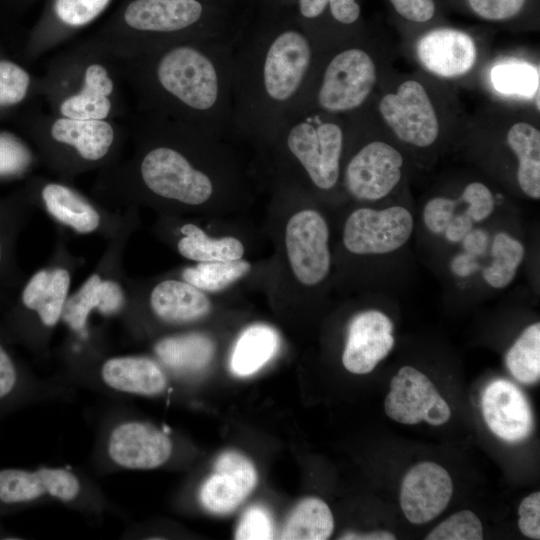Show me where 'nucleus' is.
<instances>
[{"instance_id": "f257e3e1", "label": "nucleus", "mask_w": 540, "mask_h": 540, "mask_svg": "<svg viewBox=\"0 0 540 540\" xmlns=\"http://www.w3.org/2000/svg\"><path fill=\"white\" fill-rule=\"evenodd\" d=\"M235 34L104 57L132 90L140 113L162 116L222 139L233 130Z\"/></svg>"}, {"instance_id": "f03ea898", "label": "nucleus", "mask_w": 540, "mask_h": 540, "mask_svg": "<svg viewBox=\"0 0 540 540\" xmlns=\"http://www.w3.org/2000/svg\"><path fill=\"white\" fill-rule=\"evenodd\" d=\"M318 49L290 11L243 12L233 39V130L268 145L299 100Z\"/></svg>"}, {"instance_id": "7ed1b4c3", "label": "nucleus", "mask_w": 540, "mask_h": 540, "mask_svg": "<svg viewBox=\"0 0 540 540\" xmlns=\"http://www.w3.org/2000/svg\"><path fill=\"white\" fill-rule=\"evenodd\" d=\"M130 159L102 170L101 189L121 203L154 199L201 206L216 193L212 164L224 160L219 138L168 118L140 113Z\"/></svg>"}, {"instance_id": "20e7f679", "label": "nucleus", "mask_w": 540, "mask_h": 540, "mask_svg": "<svg viewBox=\"0 0 540 540\" xmlns=\"http://www.w3.org/2000/svg\"><path fill=\"white\" fill-rule=\"evenodd\" d=\"M242 13L201 0H123L79 44L105 57H124L177 41L233 35Z\"/></svg>"}, {"instance_id": "39448f33", "label": "nucleus", "mask_w": 540, "mask_h": 540, "mask_svg": "<svg viewBox=\"0 0 540 540\" xmlns=\"http://www.w3.org/2000/svg\"><path fill=\"white\" fill-rule=\"evenodd\" d=\"M119 75L111 62L79 43L51 62L37 81L49 112L84 120H114L123 113Z\"/></svg>"}, {"instance_id": "423d86ee", "label": "nucleus", "mask_w": 540, "mask_h": 540, "mask_svg": "<svg viewBox=\"0 0 540 540\" xmlns=\"http://www.w3.org/2000/svg\"><path fill=\"white\" fill-rule=\"evenodd\" d=\"M27 132L38 159L68 181L116 163L124 132L114 120H84L49 113L34 114Z\"/></svg>"}, {"instance_id": "0eeeda50", "label": "nucleus", "mask_w": 540, "mask_h": 540, "mask_svg": "<svg viewBox=\"0 0 540 540\" xmlns=\"http://www.w3.org/2000/svg\"><path fill=\"white\" fill-rule=\"evenodd\" d=\"M377 81V69L365 49L348 45L330 55L318 53L311 76L287 117L305 112L339 115L359 109Z\"/></svg>"}, {"instance_id": "6e6552de", "label": "nucleus", "mask_w": 540, "mask_h": 540, "mask_svg": "<svg viewBox=\"0 0 540 540\" xmlns=\"http://www.w3.org/2000/svg\"><path fill=\"white\" fill-rule=\"evenodd\" d=\"M345 133L335 115L305 112L287 117L268 146H273L319 190L333 189L340 178Z\"/></svg>"}, {"instance_id": "1a4fd4ad", "label": "nucleus", "mask_w": 540, "mask_h": 540, "mask_svg": "<svg viewBox=\"0 0 540 540\" xmlns=\"http://www.w3.org/2000/svg\"><path fill=\"white\" fill-rule=\"evenodd\" d=\"M24 189L34 206H42L53 220L79 234L111 235L124 226L65 180L35 178Z\"/></svg>"}, {"instance_id": "9d476101", "label": "nucleus", "mask_w": 540, "mask_h": 540, "mask_svg": "<svg viewBox=\"0 0 540 540\" xmlns=\"http://www.w3.org/2000/svg\"><path fill=\"white\" fill-rule=\"evenodd\" d=\"M413 228V216L402 206L381 210L359 208L345 222L343 243L354 254H386L401 248Z\"/></svg>"}, {"instance_id": "9b49d317", "label": "nucleus", "mask_w": 540, "mask_h": 540, "mask_svg": "<svg viewBox=\"0 0 540 540\" xmlns=\"http://www.w3.org/2000/svg\"><path fill=\"white\" fill-rule=\"evenodd\" d=\"M328 240V225L318 211L303 209L288 220L285 230L287 257L300 283L313 286L328 275L331 265Z\"/></svg>"}, {"instance_id": "f8f14e48", "label": "nucleus", "mask_w": 540, "mask_h": 540, "mask_svg": "<svg viewBox=\"0 0 540 540\" xmlns=\"http://www.w3.org/2000/svg\"><path fill=\"white\" fill-rule=\"evenodd\" d=\"M381 117L403 142L416 147L432 145L439 135V121L425 88L415 80L403 82L379 102Z\"/></svg>"}, {"instance_id": "ddd939ff", "label": "nucleus", "mask_w": 540, "mask_h": 540, "mask_svg": "<svg viewBox=\"0 0 540 540\" xmlns=\"http://www.w3.org/2000/svg\"><path fill=\"white\" fill-rule=\"evenodd\" d=\"M113 0H44L42 13L26 43L25 53L37 58L63 44L95 22Z\"/></svg>"}, {"instance_id": "4468645a", "label": "nucleus", "mask_w": 540, "mask_h": 540, "mask_svg": "<svg viewBox=\"0 0 540 540\" xmlns=\"http://www.w3.org/2000/svg\"><path fill=\"white\" fill-rule=\"evenodd\" d=\"M403 157L393 146L382 141L363 145L347 162L344 183L352 197L360 201H377L399 183Z\"/></svg>"}, {"instance_id": "2eb2a0df", "label": "nucleus", "mask_w": 540, "mask_h": 540, "mask_svg": "<svg viewBox=\"0 0 540 540\" xmlns=\"http://www.w3.org/2000/svg\"><path fill=\"white\" fill-rule=\"evenodd\" d=\"M70 285L71 271L62 264L37 270L18 287L11 319L18 323L31 317L42 327L54 328L61 320Z\"/></svg>"}, {"instance_id": "dca6fc26", "label": "nucleus", "mask_w": 540, "mask_h": 540, "mask_svg": "<svg viewBox=\"0 0 540 540\" xmlns=\"http://www.w3.org/2000/svg\"><path fill=\"white\" fill-rule=\"evenodd\" d=\"M453 494L452 479L441 465L420 462L404 476L400 507L412 524H424L440 515Z\"/></svg>"}, {"instance_id": "f3484780", "label": "nucleus", "mask_w": 540, "mask_h": 540, "mask_svg": "<svg viewBox=\"0 0 540 540\" xmlns=\"http://www.w3.org/2000/svg\"><path fill=\"white\" fill-rule=\"evenodd\" d=\"M256 482V469L246 456L235 450L224 451L200 489V501L214 514L232 512L253 491Z\"/></svg>"}, {"instance_id": "a211bd4d", "label": "nucleus", "mask_w": 540, "mask_h": 540, "mask_svg": "<svg viewBox=\"0 0 540 540\" xmlns=\"http://www.w3.org/2000/svg\"><path fill=\"white\" fill-rule=\"evenodd\" d=\"M394 346L393 323L381 311L367 310L353 317L342 355L344 367L354 374H367Z\"/></svg>"}, {"instance_id": "6ab92c4d", "label": "nucleus", "mask_w": 540, "mask_h": 540, "mask_svg": "<svg viewBox=\"0 0 540 540\" xmlns=\"http://www.w3.org/2000/svg\"><path fill=\"white\" fill-rule=\"evenodd\" d=\"M171 452L170 438L150 423L124 422L116 426L109 436V456L123 468L153 469L164 464Z\"/></svg>"}, {"instance_id": "aec40b11", "label": "nucleus", "mask_w": 540, "mask_h": 540, "mask_svg": "<svg viewBox=\"0 0 540 540\" xmlns=\"http://www.w3.org/2000/svg\"><path fill=\"white\" fill-rule=\"evenodd\" d=\"M484 420L489 429L507 442L527 438L533 426L532 412L525 395L508 380L489 383L481 399Z\"/></svg>"}, {"instance_id": "412c9836", "label": "nucleus", "mask_w": 540, "mask_h": 540, "mask_svg": "<svg viewBox=\"0 0 540 540\" xmlns=\"http://www.w3.org/2000/svg\"><path fill=\"white\" fill-rule=\"evenodd\" d=\"M80 489L77 476L62 468L0 470V501L5 504L30 502L43 496L69 502Z\"/></svg>"}, {"instance_id": "4be33fe9", "label": "nucleus", "mask_w": 540, "mask_h": 540, "mask_svg": "<svg viewBox=\"0 0 540 540\" xmlns=\"http://www.w3.org/2000/svg\"><path fill=\"white\" fill-rule=\"evenodd\" d=\"M126 304V290L119 279L96 271L89 275L76 292L69 294L61 320L73 332L85 336L89 316L94 310L112 316L123 311Z\"/></svg>"}, {"instance_id": "5701e85b", "label": "nucleus", "mask_w": 540, "mask_h": 540, "mask_svg": "<svg viewBox=\"0 0 540 540\" xmlns=\"http://www.w3.org/2000/svg\"><path fill=\"white\" fill-rule=\"evenodd\" d=\"M416 53L421 64L441 77L467 73L474 65L476 48L472 38L455 29H435L419 39Z\"/></svg>"}, {"instance_id": "b1692460", "label": "nucleus", "mask_w": 540, "mask_h": 540, "mask_svg": "<svg viewBox=\"0 0 540 540\" xmlns=\"http://www.w3.org/2000/svg\"><path fill=\"white\" fill-rule=\"evenodd\" d=\"M33 207L25 189L0 198V297L11 294L24 281L16 247Z\"/></svg>"}, {"instance_id": "393cba45", "label": "nucleus", "mask_w": 540, "mask_h": 540, "mask_svg": "<svg viewBox=\"0 0 540 540\" xmlns=\"http://www.w3.org/2000/svg\"><path fill=\"white\" fill-rule=\"evenodd\" d=\"M384 401L389 418L401 424L414 425L424 419L428 407L439 395L426 375L411 366H403L390 382Z\"/></svg>"}, {"instance_id": "a878e982", "label": "nucleus", "mask_w": 540, "mask_h": 540, "mask_svg": "<svg viewBox=\"0 0 540 540\" xmlns=\"http://www.w3.org/2000/svg\"><path fill=\"white\" fill-rule=\"evenodd\" d=\"M149 306L158 319L175 325L198 321L211 310L207 295L183 279L157 283L149 294Z\"/></svg>"}, {"instance_id": "bb28decb", "label": "nucleus", "mask_w": 540, "mask_h": 540, "mask_svg": "<svg viewBox=\"0 0 540 540\" xmlns=\"http://www.w3.org/2000/svg\"><path fill=\"white\" fill-rule=\"evenodd\" d=\"M101 378L111 389L144 396H155L167 387V378L159 364L145 356L127 355L108 358L101 366Z\"/></svg>"}, {"instance_id": "cd10ccee", "label": "nucleus", "mask_w": 540, "mask_h": 540, "mask_svg": "<svg viewBox=\"0 0 540 540\" xmlns=\"http://www.w3.org/2000/svg\"><path fill=\"white\" fill-rule=\"evenodd\" d=\"M155 353L169 369L189 374L204 369L210 363L214 344L202 333H187L159 340L155 345Z\"/></svg>"}, {"instance_id": "c85d7f7f", "label": "nucleus", "mask_w": 540, "mask_h": 540, "mask_svg": "<svg viewBox=\"0 0 540 540\" xmlns=\"http://www.w3.org/2000/svg\"><path fill=\"white\" fill-rule=\"evenodd\" d=\"M507 143L518 160L517 181L522 192L540 198V132L526 122H517L507 133Z\"/></svg>"}, {"instance_id": "c756f323", "label": "nucleus", "mask_w": 540, "mask_h": 540, "mask_svg": "<svg viewBox=\"0 0 540 540\" xmlns=\"http://www.w3.org/2000/svg\"><path fill=\"white\" fill-rule=\"evenodd\" d=\"M279 336L270 326L255 324L237 339L230 358L231 371L240 377L261 369L277 352Z\"/></svg>"}, {"instance_id": "7c9ffc66", "label": "nucleus", "mask_w": 540, "mask_h": 540, "mask_svg": "<svg viewBox=\"0 0 540 540\" xmlns=\"http://www.w3.org/2000/svg\"><path fill=\"white\" fill-rule=\"evenodd\" d=\"M182 236L177 242L178 253L196 262L234 261L242 259L245 249L242 242L232 236L209 237L200 227L186 223L180 228Z\"/></svg>"}, {"instance_id": "2f4dec72", "label": "nucleus", "mask_w": 540, "mask_h": 540, "mask_svg": "<svg viewBox=\"0 0 540 540\" xmlns=\"http://www.w3.org/2000/svg\"><path fill=\"white\" fill-rule=\"evenodd\" d=\"M334 529V519L328 505L316 497L300 501L288 516L281 534L286 540H325Z\"/></svg>"}, {"instance_id": "473e14b6", "label": "nucleus", "mask_w": 540, "mask_h": 540, "mask_svg": "<svg viewBox=\"0 0 540 540\" xmlns=\"http://www.w3.org/2000/svg\"><path fill=\"white\" fill-rule=\"evenodd\" d=\"M289 11L309 37L326 17L335 26L349 28L361 14L357 0H296Z\"/></svg>"}, {"instance_id": "72a5a7b5", "label": "nucleus", "mask_w": 540, "mask_h": 540, "mask_svg": "<svg viewBox=\"0 0 540 540\" xmlns=\"http://www.w3.org/2000/svg\"><path fill=\"white\" fill-rule=\"evenodd\" d=\"M525 254L523 244L506 232L497 233L491 244V263L482 270L485 282L493 288L507 287L515 277Z\"/></svg>"}, {"instance_id": "f704fd0d", "label": "nucleus", "mask_w": 540, "mask_h": 540, "mask_svg": "<svg viewBox=\"0 0 540 540\" xmlns=\"http://www.w3.org/2000/svg\"><path fill=\"white\" fill-rule=\"evenodd\" d=\"M505 363L512 376L524 384L540 378V323L528 326L511 346Z\"/></svg>"}, {"instance_id": "c9c22d12", "label": "nucleus", "mask_w": 540, "mask_h": 540, "mask_svg": "<svg viewBox=\"0 0 540 540\" xmlns=\"http://www.w3.org/2000/svg\"><path fill=\"white\" fill-rule=\"evenodd\" d=\"M251 269L248 261L198 262L183 269L182 279L202 291H219L246 275Z\"/></svg>"}, {"instance_id": "e433bc0d", "label": "nucleus", "mask_w": 540, "mask_h": 540, "mask_svg": "<svg viewBox=\"0 0 540 540\" xmlns=\"http://www.w3.org/2000/svg\"><path fill=\"white\" fill-rule=\"evenodd\" d=\"M37 93V80L22 65L0 58V114L19 107Z\"/></svg>"}, {"instance_id": "4c0bfd02", "label": "nucleus", "mask_w": 540, "mask_h": 540, "mask_svg": "<svg viewBox=\"0 0 540 540\" xmlns=\"http://www.w3.org/2000/svg\"><path fill=\"white\" fill-rule=\"evenodd\" d=\"M36 152L11 132L0 131V179H14L27 174L35 165Z\"/></svg>"}, {"instance_id": "58836bf2", "label": "nucleus", "mask_w": 540, "mask_h": 540, "mask_svg": "<svg viewBox=\"0 0 540 540\" xmlns=\"http://www.w3.org/2000/svg\"><path fill=\"white\" fill-rule=\"evenodd\" d=\"M491 81L501 93L531 96L539 87V73L527 64L506 63L492 69Z\"/></svg>"}, {"instance_id": "ea45409f", "label": "nucleus", "mask_w": 540, "mask_h": 540, "mask_svg": "<svg viewBox=\"0 0 540 540\" xmlns=\"http://www.w3.org/2000/svg\"><path fill=\"white\" fill-rule=\"evenodd\" d=\"M426 540H481L483 526L477 515L470 510H462L452 514L437 525L426 537Z\"/></svg>"}, {"instance_id": "a19ab883", "label": "nucleus", "mask_w": 540, "mask_h": 540, "mask_svg": "<svg viewBox=\"0 0 540 540\" xmlns=\"http://www.w3.org/2000/svg\"><path fill=\"white\" fill-rule=\"evenodd\" d=\"M273 521L262 506H251L243 514L235 532V539H272Z\"/></svg>"}, {"instance_id": "79ce46f5", "label": "nucleus", "mask_w": 540, "mask_h": 540, "mask_svg": "<svg viewBox=\"0 0 540 540\" xmlns=\"http://www.w3.org/2000/svg\"><path fill=\"white\" fill-rule=\"evenodd\" d=\"M460 200L467 204L465 213L474 222H481L487 219L495 207L493 194L481 182L469 183L463 190Z\"/></svg>"}, {"instance_id": "37998d69", "label": "nucleus", "mask_w": 540, "mask_h": 540, "mask_svg": "<svg viewBox=\"0 0 540 540\" xmlns=\"http://www.w3.org/2000/svg\"><path fill=\"white\" fill-rule=\"evenodd\" d=\"M457 202L446 197L430 199L424 206L422 218L426 228L433 234L443 233L454 217Z\"/></svg>"}, {"instance_id": "c03bdc74", "label": "nucleus", "mask_w": 540, "mask_h": 540, "mask_svg": "<svg viewBox=\"0 0 540 540\" xmlns=\"http://www.w3.org/2000/svg\"><path fill=\"white\" fill-rule=\"evenodd\" d=\"M526 0H468L471 9L487 20H505L520 12Z\"/></svg>"}, {"instance_id": "a18cd8bd", "label": "nucleus", "mask_w": 540, "mask_h": 540, "mask_svg": "<svg viewBox=\"0 0 540 540\" xmlns=\"http://www.w3.org/2000/svg\"><path fill=\"white\" fill-rule=\"evenodd\" d=\"M518 527L523 535L540 539V493L526 496L518 508Z\"/></svg>"}, {"instance_id": "49530a36", "label": "nucleus", "mask_w": 540, "mask_h": 540, "mask_svg": "<svg viewBox=\"0 0 540 540\" xmlns=\"http://www.w3.org/2000/svg\"><path fill=\"white\" fill-rule=\"evenodd\" d=\"M395 10L405 19L413 22H426L434 16L433 0H389Z\"/></svg>"}, {"instance_id": "de8ad7c7", "label": "nucleus", "mask_w": 540, "mask_h": 540, "mask_svg": "<svg viewBox=\"0 0 540 540\" xmlns=\"http://www.w3.org/2000/svg\"><path fill=\"white\" fill-rule=\"evenodd\" d=\"M18 380L15 362L5 345L0 341V399L14 389Z\"/></svg>"}, {"instance_id": "09e8293b", "label": "nucleus", "mask_w": 540, "mask_h": 540, "mask_svg": "<svg viewBox=\"0 0 540 540\" xmlns=\"http://www.w3.org/2000/svg\"><path fill=\"white\" fill-rule=\"evenodd\" d=\"M464 252L475 257L486 254L489 245V235L483 229L470 230L462 239Z\"/></svg>"}, {"instance_id": "8fccbe9b", "label": "nucleus", "mask_w": 540, "mask_h": 540, "mask_svg": "<svg viewBox=\"0 0 540 540\" xmlns=\"http://www.w3.org/2000/svg\"><path fill=\"white\" fill-rule=\"evenodd\" d=\"M472 228L473 221L466 213H464L454 216L443 233L449 242L458 243L462 241Z\"/></svg>"}, {"instance_id": "3c124183", "label": "nucleus", "mask_w": 540, "mask_h": 540, "mask_svg": "<svg viewBox=\"0 0 540 540\" xmlns=\"http://www.w3.org/2000/svg\"><path fill=\"white\" fill-rule=\"evenodd\" d=\"M451 270L457 276L466 278L480 270L477 257L464 252L456 255L451 262Z\"/></svg>"}, {"instance_id": "603ef678", "label": "nucleus", "mask_w": 540, "mask_h": 540, "mask_svg": "<svg viewBox=\"0 0 540 540\" xmlns=\"http://www.w3.org/2000/svg\"><path fill=\"white\" fill-rule=\"evenodd\" d=\"M451 416V410L447 402L438 395L432 404L428 407L424 415V421L439 426L446 423Z\"/></svg>"}, {"instance_id": "864d4df0", "label": "nucleus", "mask_w": 540, "mask_h": 540, "mask_svg": "<svg viewBox=\"0 0 540 540\" xmlns=\"http://www.w3.org/2000/svg\"><path fill=\"white\" fill-rule=\"evenodd\" d=\"M296 0H256L250 11L281 12L291 9Z\"/></svg>"}, {"instance_id": "5fc2aeb1", "label": "nucleus", "mask_w": 540, "mask_h": 540, "mask_svg": "<svg viewBox=\"0 0 540 540\" xmlns=\"http://www.w3.org/2000/svg\"><path fill=\"white\" fill-rule=\"evenodd\" d=\"M340 539H358V540H394L393 533L388 531H374L369 533H346Z\"/></svg>"}, {"instance_id": "6e6d98bb", "label": "nucleus", "mask_w": 540, "mask_h": 540, "mask_svg": "<svg viewBox=\"0 0 540 540\" xmlns=\"http://www.w3.org/2000/svg\"><path fill=\"white\" fill-rule=\"evenodd\" d=\"M201 1L225 8L234 13H242V12H239V6H240L239 0H201Z\"/></svg>"}, {"instance_id": "4d7b16f0", "label": "nucleus", "mask_w": 540, "mask_h": 540, "mask_svg": "<svg viewBox=\"0 0 540 540\" xmlns=\"http://www.w3.org/2000/svg\"><path fill=\"white\" fill-rule=\"evenodd\" d=\"M256 0H239L240 5H244L243 10H250L254 5Z\"/></svg>"}, {"instance_id": "13d9d810", "label": "nucleus", "mask_w": 540, "mask_h": 540, "mask_svg": "<svg viewBox=\"0 0 540 540\" xmlns=\"http://www.w3.org/2000/svg\"><path fill=\"white\" fill-rule=\"evenodd\" d=\"M19 1L22 2V3H26V4H27V3L34 2V1H36V0H19Z\"/></svg>"}]
</instances>
